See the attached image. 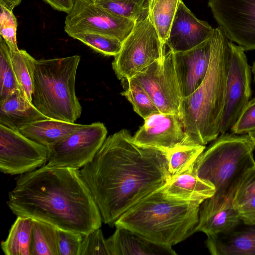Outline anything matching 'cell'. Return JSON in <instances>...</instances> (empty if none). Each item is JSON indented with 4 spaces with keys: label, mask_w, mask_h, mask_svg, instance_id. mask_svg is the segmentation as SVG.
Here are the masks:
<instances>
[{
    "label": "cell",
    "mask_w": 255,
    "mask_h": 255,
    "mask_svg": "<svg viewBox=\"0 0 255 255\" xmlns=\"http://www.w3.org/2000/svg\"><path fill=\"white\" fill-rule=\"evenodd\" d=\"M214 29L180 0L165 45L173 52L186 51L209 39Z\"/></svg>",
    "instance_id": "cell-15"
},
{
    "label": "cell",
    "mask_w": 255,
    "mask_h": 255,
    "mask_svg": "<svg viewBox=\"0 0 255 255\" xmlns=\"http://www.w3.org/2000/svg\"><path fill=\"white\" fill-rule=\"evenodd\" d=\"M248 134L255 145V130L249 132Z\"/></svg>",
    "instance_id": "cell-40"
},
{
    "label": "cell",
    "mask_w": 255,
    "mask_h": 255,
    "mask_svg": "<svg viewBox=\"0 0 255 255\" xmlns=\"http://www.w3.org/2000/svg\"><path fill=\"white\" fill-rule=\"evenodd\" d=\"M96 51L106 56H116L120 51L122 41L109 35L94 32H78L71 34Z\"/></svg>",
    "instance_id": "cell-31"
},
{
    "label": "cell",
    "mask_w": 255,
    "mask_h": 255,
    "mask_svg": "<svg viewBox=\"0 0 255 255\" xmlns=\"http://www.w3.org/2000/svg\"><path fill=\"white\" fill-rule=\"evenodd\" d=\"M110 255L107 239L100 228L83 236L79 255Z\"/></svg>",
    "instance_id": "cell-33"
},
{
    "label": "cell",
    "mask_w": 255,
    "mask_h": 255,
    "mask_svg": "<svg viewBox=\"0 0 255 255\" xmlns=\"http://www.w3.org/2000/svg\"><path fill=\"white\" fill-rule=\"evenodd\" d=\"M132 78L148 93L160 112L179 115L182 97L171 50Z\"/></svg>",
    "instance_id": "cell-10"
},
{
    "label": "cell",
    "mask_w": 255,
    "mask_h": 255,
    "mask_svg": "<svg viewBox=\"0 0 255 255\" xmlns=\"http://www.w3.org/2000/svg\"><path fill=\"white\" fill-rule=\"evenodd\" d=\"M255 145L248 134H220L199 156L194 163L197 175L211 183L215 202L232 199L238 181L243 172L255 162Z\"/></svg>",
    "instance_id": "cell-6"
},
{
    "label": "cell",
    "mask_w": 255,
    "mask_h": 255,
    "mask_svg": "<svg viewBox=\"0 0 255 255\" xmlns=\"http://www.w3.org/2000/svg\"><path fill=\"white\" fill-rule=\"evenodd\" d=\"M242 223L234 208L232 199L220 204H211L204 201L201 205L199 220L196 232L207 236L229 232Z\"/></svg>",
    "instance_id": "cell-19"
},
{
    "label": "cell",
    "mask_w": 255,
    "mask_h": 255,
    "mask_svg": "<svg viewBox=\"0 0 255 255\" xmlns=\"http://www.w3.org/2000/svg\"><path fill=\"white\" fill-rule=\"evenodd\" d=\"M32 219L17 216L1 248L6 255H31Z\"/></svg>",
    "instance_id": "cell-24"
},
{
    "label": "cell",
    "mask_w": 255,
    "mask_h": 255,
    "mask_svg": "<svg viewBox=\"0 0 255 255\" xmlns=\"http://www.w3.org/2000/svg\"><path fill=\"white\" fill-rule=\"evenodd\" d=\"M31 255H59L57 228L32 219Z\"/></svg>",
    "instance_id": "cell-27"
},
{
    "label": "cell",
    "mask_w": 255,
    "mask_h": 255,
    "mask_svg": "<svg viewBox=\"0 0 255 255\" xmlns=\"http://www.w3.org/2000/svg\"><path fill=\"white\" fill-rule=\"evenodd\" d=\"M252 73L253 75V82L254 84H255V60L254 62L252 67L251 68Z\"/></svg>",
    "instance_id": "cell-39"
},
{
    "label": "cell",
    "mask_w": 255,
    "mask_h": 255,
    "mask_svg": "<svg viewBox=\"0 0 255 255\" xmlns=\"http://www.w3.org/2000/svg\"><path fill=\"white\" fill-rule=\"evenodd\" d=\"M214 18L229 40L255 49V0H208Z\"/></svg>",
    "instance_id": "cell-13"
},
{
    "label": "cell",
    "mask_w": 255,
    "mask_h": 255,
    "mask_svg": "<svg viewBox=\"0 0 255 255\" xmlns=\"http://www.w3.org/2000/svg\"><path fill=\"white\" fill-rule=\"evenodd\" d=\"M79 172L102 221L111 227L171 176L166 151L138 144L125 129L106 138L94 158Z\"/></svg>",
    "instance_id": "cell-1"
},
{
    "label": "cell",
    "mask_w": 255,
    "mask_h": 255,
    "mask_svg": "<svg viewBox=\"0 0 255 255\" xmlns=\"http://www.w3.org/2000/svg\"><path fill=\"white\" fill-rule=\"evenodd\" d=\"M135 21L111 13L97 5L94 0H75L67 13L64 30L70 35L78 32H94L123 41L132 30Z\"/></svg>",
    "instance_id": "cell-11"
},
{
    "label": "cell",
    "mask_w": 255,
    "mask_h": 255,
    "mask_svg": "<svg viewBox=\"0 0 255 255\" xmlns=\"http://www.w3.org/2000/svg\"><path fill=\"white\" fill-rule=\"evenodd\" d=\"M211 37L191 49L173 52L175 70L182 98L193 93L206 76L210 59Z\"/></svg>",
    "instance_id": "cell-16"
},
{
    "label": "cell",
    "mask_w": 255,
    "mask_h": 255,
    "mask_svg": "<svg viewBox=\"0 0 255 255\" xmlns=\"http://www.w3.org/2000/svg\"><path fill=\"white\" fill-rule=\"evenodd\" d=\"M229 41L219 27L214 28L206 76L193 93L182 99L179 115L187 135L186 145H205L220 134L225 101Z\"/></svg>",
    "instance_id": "cell-3"
},
{
    "label": "cell",
    "mask_w": 255,
    "mask_h": 255,
    "mask_svg": "<svg viewBox=\"0 0 255 255\" xmlns=\"http://www.w3.org/2000/svg\"><path fill=\"white\" fill-rule=\"evenodd\" d=\"M6 203L16 216L83 235L102 225L99 209L76 169L45 164L21 174Z\"/></svg>",
    "instance_id": "cell-2"
},
{
    "label": "cell",
    "mask_w": 255,
    "mask_h": 255,
    "mask_svg": "<svg viewBox=\"0 0 255 255\" xmlns=\"http://www.w3.org/2000/svg\"><path fill=\"white\" fill-rule=\"evenodd\" d=\"M110 255H174L171 247L153 243L128 229L116 227L107 239Z\"/></svg>",
    "instance_id": "cell-20"
},
{
    "label": "cell",
    "mask_w": 255,
    "mask_h": 255,
    "mask_svg": "<svg viewBox=\"0 0 255 255\" xmlns=\"http://www.w3.org/2000/svg\"><path fill=\"white\" fill-rule=\"evenodd\" d=\"M47 118L18 89L0 101V124L19 131L23 126Z\"/></svg>",
    "instance_id": "cell-21"
},
{
    "label": "cell",
    "mask_w": 255,
    "mask_h": 255,
    "mask_svg": "<svg viewBox=\"0 0 255 255\" xmlns=\"http://www.w3.org/2000/svg\"><path fill=\"white\" fill-rule=\"evenodd\" d=\"M49 148L0 124V170L21 175L47 164Z\"/></svg>",
    "instance_id": "cell-12"
},
{
    "label": "cell",
    "mask_w": 255,
    "mask_h": 255,
    "mask_svg": "<svg viewBox=\"0 0 255 255\" xmlns=\"http://www.w3.org/2000/svg\"><path fill=\"white\" fill-rule=\"evenodd\" d=\"M80 56L36 60L32 102L47 118L75 123L82 107L75 82Z\"/></svg>",
    "instance_id": "cell-5"
},
{
    "label": "cell",
    "mask_w": 255,
    "mask_h": 255,
    "mask_svg": "<svg viewBox=\"0 0 255 255\" xmlns=\"http://www.w3.org/2000/svg\"><path fill=\"white\" fill-rule=\"evenodd\" d=\"M232 203L243 223L255 225V162L240 177Z\"/></svg>",
    "instance_id": "cell-23"
},
{
    "label": "cell",
    "mask_w": 255,
    "mask_h": 255,
    "mask_svg": "<svg viewBox=\"0 0 255 255\" xmlns=\"http://www.w3.org/2000/svg\"><path fill=\"white\" fill-rule=\"evenodd\" d=\"M84 125L52 119H45L29 123L19 130L30 139L50 147L65 139Z\"/></svg>",
    "instance_id": "cell-22"
},
{
    "label": "cell",
    "mask_w": 255,
    "mask_h": 255,
    "mask_svg": "<svg viewBox=\"0 0 255 255\" xmlns=\"http://www.w3.org/2000/svg\"><path fill=\"white\" fill-rule=\"evenodd\" d=\"M205 149V145L192 144L180 145L166 151L171 176L181 173L193 164Z\"/></svg>",
    "instance_id": "cell-29"
},
{
    "label": "cell",
    "mask_w": 255,
    "mask_h": 255,
    "mask_svg": "<svg viewBox=\"0 0 255 255\" xmlns=\"http://www.w3.org/2000/svg\"><path fill=\"white\" fill-rule=\"evenodd\" d=\"M205 244L212 255H255V225L242 222L229 232L207 236Z\"/></svg>",
    "instance_id": "cell-17"
},
{
    "label": "cell",
    "mask_w": 255,
    "mask_h": 255,
    "mask_svg": "<svg viewBox=\"0 0 255 255\" xmlns=\"http://www.w3.org/2000/svg\"><path fill=\"white\" fill-rule=\"evenodd\" d=\"M165 45L160 39L148 14L136 21L112 62L117 77L121 80H126L144 70L163 57Z\"/></svg>",
    "instance_id": "cell-7"
},
{
    "label": "cell",
    "mask_w": 255,
    "mask_h": 255,
    "mask_svg": "<svg viewBox=\"0 0 255 255\" xmlns=\"http://www.w3.org/2000/svg\"><path fill=\"white\" fill-rule=\"evenodd\" d=\"M18 89V86L10 59L9 48L0 36V101L6 98Z\"/></svg>",
    "instance_id": "cell-32"
},
{
    "label": "cell",
    "mask_w": 255,
    "mask_h": 255,
    "mask_svg": "<svg viewBox=\"0 0 255 255\" xmlns=\"http://www.w3.org/2000/svg\"><path fill=\"white\" fill-rule=\"evenodd\" d=\"M243 48L229 41L225 105L220 134L228 132L252 96V71Z\"/></svg>",
    "instance_id": "cell-8"
},
{
    "label": "cell",
    "mask_w": 255,
    "mask_h": 255,
    "mask_svg": "<svg viewBox=\"0 0 255 255\" xmlns=\"http://www.w3.org/2000/svg\"><path fill=\"white\" fill-rule=\"evenodd\" d=\"M138 144L168 151L186 145L187 135L179 115L158 112L144 119L133 136Z\"/></svg>",
    "instance_id": "cell-14"
},
{
    "label": "cell",
    "mask_w": 255,
    "mask_h": 255,
    "mask_svg": "<svg viewBox=\"0 0 255 255\" xmlns=\"http://www.w3.org/2000/svg\"><path fill=\"white\" fill-rule=\"evenodd\" d=\"M9 51L18 89L28 100L32 102L33 72L36 59L23 49L12 50L9 49Z\"/></svg>",
    "instance_id": "cell-25"
},
{
    "label": "cell",
    "mask_w": 255,
    "mask_h": 255,
    "mask_svg": "<svg viewBox=\"0 0 255 255\" xmlns=\"http://www.w3.org/2000/svg\"><path fill=\"white\" fill-rule=\"evenodd\" d=\"M53 9L68 13L73 7L75 0H44Z\"/></svg>",
    "instance_id": "cell-37"
},
{
    "label": "cell",
    "mask_w": 255,
    "mask_h": 255,
    "mask_svg": "<svg viewBox=\"0 0 255 255\" xmlns=\"http://www.w3.org/2000/svg\"><path fill=\"white\" fill-rule=\"evenodd\" d=\"M126 88L122 94L132 106L134 111L144 120L160 112L144 89L132 78L126 80Z\"/></svg>",
    "instance_id": "cell-30"
},
{
    "label": "cell",
    "mask_w": 255,
    "mask_h": 255,
    "mask_svg": "<svg viewBox=\"0 0 255 255\" xmlns=\"http://www.w3.org/2000/svg\"><path fill=\"white\" fill-rule=\"evenodd\" d=\"M105 10L135 21L148 14L149 0H94Z\"/></svg>",
    "instance_id": "cell-28"
},
{
    "label": "cell",
    "mask_w": 255,
    "mask_h": 255,
    "mask_svg": "<svg viewBox=\"0 0 255 255\" xmlns=\"http://www.w3.org/2000/svg\"><path fill=\"white\" fill-rule=\"evenodd\" d=\"M230 130L237 134L255 130V97L248 102Z\"/></svg>",
    "instance_id": "cell-36"
},
{
    "label": "cell",
    "mask_w": 255,
    "mask_h": 255,
    "mask_svg": "<svg viewBox=\"0 0 255 255\" xmlns=\"http://www.w3.org/2000/svg\"><path fill=\"white\" fill-rule=\"evenodd\" d=\"M0 35L10 50L18 49L16 31L17 21L12 11L0 5Z\"/></svg>",
    "instance_id": "cell-34"
},
{
    "label": "cell",
    "mask_w": 255,
    "mask_h": 255,
    "mask_svg": "<svg viewBox=\"0 0 255 255\" xmlns=\"http://www.w3.org/2000/svg\"><path fill=\"white\" fill-rule=\"evenodd\" d=\"M21 0H0V5L12 11L13 8L21 3Z\"/></svg>",
    "instance_id": "cell-38"
},
{
    "label": "cell",
    "mask_w": 255,
    "mask_h": 255,
    "mask_svg": "<svg viewBox=\"0 0 255 255\" xmlns=\"http://www.w3.org/2000/svg\"><path fill=\"white\" fill-rule=\"evenodd\" d=\"M108 131L101 122L84 125L60 142L49 147L47 165L79 170L95 157Z\"/></svg>",
    "instance_id": "cell-9"
},
{
    "label": "cell",
    "mask_w": 255,
    "mask_h": 255,
    "mask_svg": "<svg viewBox=\"0 0 255 255\" xmlns=\"http://www.w3.org/2000/svg\"><path fill=\"white\" fill-rule=\"evenodd\" d=\"M83 235L57 229L59 255H79Z\"/></svg>",
    "instance_id": "cell-35"
},
{
    "label": "cell",
    "mask_w": 255,
    "mask_h": 255,
    "mask_svg": "<svg viewBox=\"0 0 255 255\" xmlns=\"http://www.w3.org/2000/svg\"><path fill=\"white\" fill-rule=\"evenodd\" d=\"M194 163L181 173L171 176L162 187L166 195L179 200L202 203L214 194V186L197 175Z\"/></svg>",
    "instance_id": "cell-18"
},
{
    "label": "cell",
    "mask_w": 255,
    "mask_h": 255,
    "mask_svg": "<svg viewBox=\"0 0 255 255\" xmlns=\"http://www.w3.org/2000/svg\"><path fill=\"white\" fill-rule=\"evenodd\" d=\"M201 204L167 196L162 187L124 213L114 225L172 247L196 232Z\"/></svg>",
    "instance_id": "cell-4"
},
{
    "label": "cell",
    "mask_w": 255,
    "mask_h": 255,
    "mask_svg": "<svg viewBox=\"0 0 255 255\" xmlns=\"http://www.w3.org/2000/svg\"><path fill=\"white\" fill-rule=\"evenodd\" d=\"M180 0H149L148 14L161 41L165 44Z\"/></svg>",
    "instance_id": "cell-26"
}]
</instances>
